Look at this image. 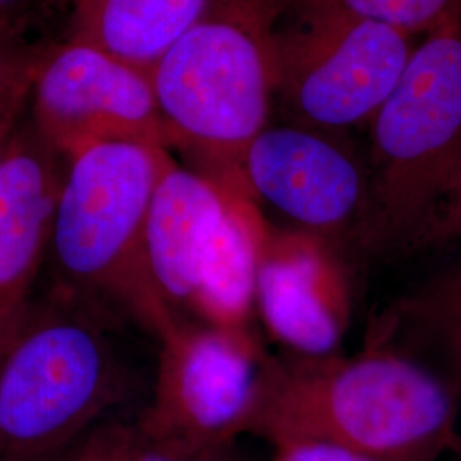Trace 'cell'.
Returning a JSON list of instances; mask_svg holds the SVG:
<instances>
[{"label":"cell","instance_id":"6da1fadb","mask_svg":"<svg viewBox=\"0 0 461 461\" xmlns=\"http://www.w3.org/2000/svg\"><path fill=\"white\" fill-rule=\"evenodd\" d=\"M458 398L396 350L356 356H265L247 432L272 445L321 441L379 461L461 453Z\"/></svg>","mask_w":461,"mask_h":461},{"label":"cell","instance_id":"7a4b0ae2","mask_svg":"<svg viewBox=\"0 0 461 461\" xmlns=\"http://www.w3.org/2000/svg\"><path fill=\"white\" fill-rule=\"evenodd\" d=\"M129 392L106 308L57 284L0 342V461H53Z\"/></svg>","mask_w":461,"mask_h":461},{"label":"cell","instance_id":"3957f363","mask_svg":"<svg viewBox=\"0 0 461 461\" xmlns=\"http://www.w3.org/2000/svg\"><path fill=\"white\" fill-rule=\"evenodd\" d=\"M284 0H214L149 70L159 108L200 161L240 186L238 166L268 125L277 93L276 23Z\"/></svg>","mask_w":461,"mask_h":461},{"label":"cell","instance_id":"277c9868","mask_svg":"<svg viewBox=\"0 0 461 461\" xmlns=\"http://www.w3.org/2000/svg\"><path fill=\"white\" fill-rule=\"evenodd\" d=\"M67 163L50 234L59 284L116 308L159 340L180 318L154 285L146 228L154 192L175 159L156 146L104 142Z\"/></svg>","mask_w":461,"mask_h":461},{"label":"cell","instance_id":"5b68a950","mask_svg":"<svg viewBox=\"0 0 461 461\" xmlns=\"http://www.w3.org/2000/svg\"><path fill=\"white\" fill-rule=\"evenodd\" d=\"M367 125L356 245L369 255L417 248L461 169V17L424 36Z\"/></svg>","mask_w":461,"mask_h":461},{"label":"cell","instance_id":"8992f818","mask_svg":"<svg viewBox=\"0 0 461 461\" xmlns=\"http://www.w3.org/2000/svg\"><path fill=\"white\" fill-rule=\"evenodd\" d=\"M159 342L154 392L137 424L186 453H215L245 434L265 354L251 330L180 318Z\"/></svg>","mask_w":461,"mask_h":461},{"label":"cell","instance_id":"52a82bcc","mask_svg":"<svg viewBox=\"0 0 461 461\" xmlns=\"http://www.w3.org/2000/svg\"><path fill=\"white\" fill-rule=\"evenodd\" d=\"M411 34L344 16H303L277 38V96L293 123L340 133L367 125L415 50Z\"/></svg>","mask_w":461,"mask_h":461},{"label":"cell","instance_id":"ba28073f","mask_svg":"<svg viewBox=\"0 0 461 461\" xmlns=\"http://www.w3.org/2000/svg\"><path fill=\"white\" fill-rule=\"evenodd\" d=\"M33 125L62 159L104 142L180 149L150 76L93 45H51L34 77Z\"/></svg>","mask_w":461,"mask_h":461},{"label":"cell","instance_id":"9c48e42d","mask_svg":"<svg viewBox=\"0 0 461 461\" xmlns=\"http://www.w3.org/2000/svg\"><path fill=\"white\" fill-rule=\"evenodd\" d=\"M238 182L251 200L331 249L356 243L367 200L366 159L339 133L267 125L248 146Z\"/></svg>","mask_w":461,"mask_h":461},{"label":"cell","instance_id":"30bf717a","mask_svg":"<svg viewBox=\"0 0 461 461\" xmlns=\"http://www.w3.org/2000/svg\"><path fill=\"white\" fill-rule=\"evenodd\" d=\"M255 312L291 354L325 357L340 346L346 296L333 249L268 222L255 284Z\"/></svg>","mask_w":461,"mask_h":461},{"label":"cell","instance_id":"8fae6325","mask_svg":"<svg viewBox=\"0 0 461 461\" xmlns=\"http://www.w3.org/2000/svg\"><path fill=\"white\" fill-rule=\"evenodd\" d=\"M34 125L17 127L0 163V342L33 304L64 175Z\"/></svg>","mask_w":461,"mask_h":461},{"label":"cell","instance_id":"7c38bea8","mask_svg":"<svg viewBox=\"0 0 461 461\" xmlns=\"http://www.w3.org/2000/svg\"><path fill=\"white\" fill-rule=\"evenodd\" d=\"M228 194L230 183L176 163L154 192L146 228L149 268L159 296L178 318L192 313L202 258Z\"/></svg>","mask_w":461,"mask_h":461},{"label":"cell","instance_id":"4fadbf2b","mask_svg":"<svg viewBox=\"0 0 461 461\" xmlns=\"http://www.w3.org/2000/svg\"><path fill=\"white\" fill-rule=\"evenodd\" d=\"M268 221L240 186L230 185L226 209L203 253L192 314L224 329L251 330L255 284Z\"/></svg>","mask_w":461,"mask_h":461},{"label":"cell","instance_id":"5bb4252c","mask_svg":"<svg viewBox=\"0 0 461 461\" xmlns=\"http://www.w3.org/2000/svg\"><path fill=\"white\" fill-rule=\"evenodd\" d=\"M214 0H79L72 41L103 50L149 72Z\"/></svg>","mask_w":461,"mask_h":461},{"label":"cell","instance_id":"9a60e30c","mask_svg":"<svg viewBox=\"0 0 461 461\" xmlns=\"http://www.w3.org/2000/svg\"><path fill=\"white\" fill-rule=\"evenodd\" d=\"M400 337L409 333L413 348L432 356L430 369L461 398V262L432 287L409 299L395 313V325L388 331Z\"/></svg>","mask_w":461,"mask_h":461},{"label":"cell","instance_id":"2e32d148","mask_svg":"<svg viewBox=\"0 0 461 461\" xmlns=\"http://www.w3.org/2000/svg\"><path fill=\"white\" fill-rule=\"evenodd\" d=\"M303 16H344L428 36L461 17V0H297Z\"/></svg>","mask_w":461,"mask_h":461},{"label":"cell","instance_id":"e0dca14e","mask_svg":"<svg viewBox=\"0 0 461 461\" xmlns=\"http://www.w3.org/2000/svg\"><path fill=\"white\" fill-rule=\"evenodd\" d=\"M228 447L186 453L165 445L135 422L101 420L53 461H230Z\"/></svg>","mask_w":461,"mask_h":461},{"label":"cell","instance_id":"ac0fdd59","mask_svg":"<svg viewBox=\"0 0 461 461\" xmlns=\"http://www.w3.org/2000/svg\"><path fill=\"white\" fill-rule=\"evenodd\" d=\"M50 47L26 38V26L0 21V118L26 108Z\"/></svg>","mask_w":461,"mask_h":461},{"label":"cell","instance_id":"d6986e66","mask_svg":"<svg viewBox=\"0 0 461 461\" xmlns=\"http://www.w3.org/2000/svg\"><path fill=\"white\" fill-rule=\"evenodd\" d=\"M461 243V169L417 248Z\"/></svg>","mask_w":461,"mask_h":461},{"label":"cell","instance_id":"ffe728a7","mask_svg":"<svg viewBox=\"0 0 461 461\" xmlns=\"http://www.w3.org/2000/svg\"><path fill=\"white\" fill-rule=\"evenodd\" d=\"M274 461H379L342 446L321 441H293L274 446Z\"/></svg>","mask_w":461,"mask_h":461},{"label":"cell","instance_id":"44dd1931","mask_svg":"<svg viewBox=\"0 0 461 461\" xmlns=\"http://www.w3.org/2000/svg\"><path fill=\"white\" fill-rule=\"evenodd\" d=\"M40 0H0V21L28 26L32 7Z\"/></svg>","mask_w":461,"mask_h":461},{"label":"cell","instance_id":"7402d4cb","mask_svg":"<svg viewBox=\"0 0 461 461\" xmlns=\"http://www.w3.org/2000/svg\"><path fill=\"white\" fill-rule=\"evenodd\" d=\"M23 112H24V108L11 112V113L0 118V163H2L7 149L11 146V140H13L17 127H19V120H21Z\"/></svg>","mask_w":461,"mask_h":461}]
</instances>
